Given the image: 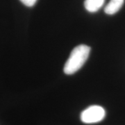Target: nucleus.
I'll list each match as a JSON object with an SVG mask.
<instances>
[{
	"label": "nucleus",
	"instance_id": "f257e3e1",
	"mask_svg": "<svg viewBox=\"0 0 125 125\" xmlns=\"http://www.w3.org/2000/svg\"><path fill=\"white\" fill-rule=\"evenodd\" d=\"M90 47L85 45L76 46L71 52L65 62L63 71L66 74H73L82 67L89 56Z\"/></svg>",
	"mask_w": 125,
	"mask_h": 125
},
{
	"label": "nucleus",
	"instance_id": "f03ea898",
	"mask_svg": "<svg viewBox=\"0 0 125 125\" xmlns=\"http://www.w3.org/2000/svg\"><path fill=\"white\" fill-rule=\"evenodd\" d=\"M105 110L100 106L94 105L87 108L81 114V120L85 124L101 122L105 117Z\"/></svg>",
	"mask_w": 125,
	"mask_h": 125
},
{
	"label": "nucleus",
	"instance_id": "7ed1b4c3",
	"mask_svg": "<svg viewBox=\"0 0 125 125\" xmlns=\"http://www.w3.org/2000/svg\"><path fill=\"white\" fill-rule=\"evenodd\" d=\"M124 1L125 0H110L109 3L106 6L104 9L105 13L108 15L115 14L122 8Z\"/></svg>",
	"mask_w": 125,
	"mask_h": 125
},
{
	"label": "nucleus",
	"instance_id": "20e7f679",
	"mask_svg": "<svg viewBox=\"0 0 125 125\" xmlns=\"http://www.w3.org/2000/svg\"><path fill=\"white\" fill-rule=\"evenodd\" d=\"M104 2L105 0H85L84 6L88 12L94 13L102 7Z\"/></svg>",
	"mask_w": 125,
	"mask_h": 125
},
{
	"label": "nucleus",
	"instance_id": "39448f33",
	"mask_svg": "<svg viewBox=\"0 0 125 125\" xmlns=\"http://www.w3.org/2000/svg\"><path fill=\"white\" fill-rule=\"evenodd\" d=\"M23 4L29 7H32L36 4L37 0H20Z\"/></svg>",
	"mask_w": 125,
	"mask_h": 125
}]
</instances>
